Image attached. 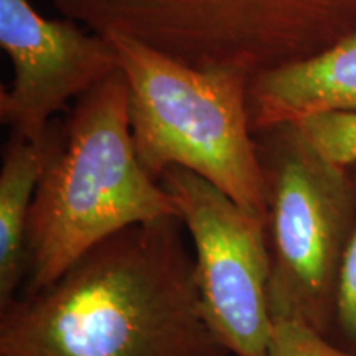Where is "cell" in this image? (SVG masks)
Returning <instances> with one entry per match:
<instances>
[{"label":"cell","instance_id":"7","mask_svg":"<svg viewBox=\"0 0 356 356\" xmlns=\"http://www.w3.org/2000/svg\"><path fill=\"white\" fill-rule=\"evenodd\" d=\"M0 47L13 65L0 121L32 140L47 137L53 115L73 97L121 70L108 37L70 19H44L29 0H0Z\"/></svg>","mask_w":356,"mask_h":356},{"label":"cell","instance_id":"12","mask_svg":"<svg viewBox=\"0 0 356 356\" xmlns=\"http://www.w3.org/2000/svg\"><path fill=\"white\" fill-rule=\"evenodd\" d=\"M330 340L348 353L356 355V221L338 275L335 320Z\"/></svg>","mask_w":356,"mask_h":356},{"label":"cell","instance_id":"3","mask_svg":"<svg viewBox=\"0 0 356 356\" xmlns=\"http://www.w3.org/2000/svg\"><path fill=\"white\" fill-rule=\"evenodd\" d=\"M108 38L127 84L144 170L157 181L172 167L193 172L266 222L264 177L248 114L251 78L191 68L122 35Z\"/></svg>","mask_w":356,"mask_h":356},{"label":"cell","instance_id":"9","mask_svg":"<svg viewBox=\"0 0 356 356\" xmlns=\"http://www.w3.org/2000/svg\"><path fill=\"white\" fill-rule=\"evenodd\" d=\"M50 152V131L43 140L10 132L0 168V309L19 297L26 277V233L40 178Z\"/></svg>","mask_w":356,"mask_h":356},{"label":"cell","instance_id":"2","mask_svg":"<svg viewBox=\"0 0 356 356\" xmlns=\"http://www.w3.org/2000/svg\"><path fill=\"white\" fill-rule=\"evenodd\" d=\"M178 215L170 193L140 165L121 70L79 97L51 131L26 233V292L51 286L119 231Z\"/></svg>","mask_w":356,"mask_h":356},{"label":"cell","instance_id":"4","mask_svg":"<svg viewBox=\"0 0 356 356\" xmlns=\"http://www.w3.org/2000/svg\"><path fill=\"white\" fill-rule=\"evenodd\" d=\"M65 19L122 35L198 70L249 78L317 55L348 37L343 0H51Z\"/></svg>","mask_w":356,"mask_h":356},{"label":"cell","instance_id":"11","mask_svg":"<svg viewBox=\"0 0 356 356\" xmlns=\"http://www.w3.org/2000/svg\"><path fill=\"white\" fill-rule=\"evenodd\" d=\"M267 356H356L299 318H273Z\"/></svg>","mask_w":356,"mask_h":356},{"label":"cell","instance_id":"1","mask_svg":"<svg viewBox=\"0 0 356 356\" xmlns=\"http://www.w3.org/2000/svg\"><path fill=\"white\" fill-rule=\"evenodd\" d=\"M180 216L119 231L0 309V356H233L208 322Z\"/></svg>","mask_w":356,"mask_h":356},{"label":"cell","instance_id":"5","mask_svg":"<svg viewBox=\"0 0 356 356\" xmlns=\"http://www.w3.org/2000/svg\"><path fill=\"white\" fill-rule=\"evenodd\" d=\"M266 188L270 315L327 338L338 275L356 221V181L325 160L296 124L254 132Z\"/></svg>","mask_w":356,"mask_h":356},{"label":"cell","instance_id":"8","mask_svg":"<svg viewBox=\"0 0 356 356\" xmlns=\"http://www.w3.org/2000/svg\"><path fill=\"white\" fill-rule=\"evenodd\" d=\"M328 111H356V32L317 55L249 81L252 134Z\"/></svg>","mask_w":356,"mask_h":356},{"label":"cell","instance_id":"6","mask_svg":"<svg viewBox=\"0 0 356 356\" xmlns=\"http://www.w3.org/2000/svg\"><path fill=\"white\" fill-rule=\"evenodd\" d=\"M195 248L198 291L211 328L233 356H267L273 315L266 222L185 168L160 177Z\"/></svg>","mask_w":356,"mask_h":356},{"label":"cell","instance_id":"10","mask_svg":"<svg viewBox=\"0 0 356 356\" xmlns=\"http://www.w3.org/2000/svg\"><path fill=\"white\" fill-rule=\"evenodd\" d=\"M296 124L317 152L333 165H356V111H328Z\"/></svg>","mask_w":356,"mask_h":356}]
</instances>
